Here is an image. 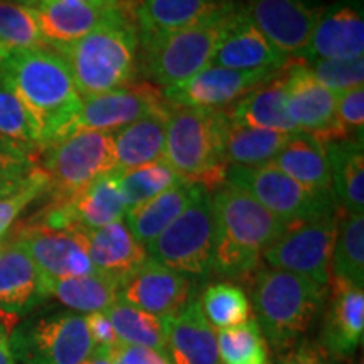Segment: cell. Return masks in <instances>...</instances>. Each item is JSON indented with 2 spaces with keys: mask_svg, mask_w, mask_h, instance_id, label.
<instances>
[{
  "mask_svg": "<svg viewBox=\"0 0 364 364\" xmlns=\"http://www.w3.org/2000/svg\"><path fill=\"white\" fill-rule=\"evenodd\" d=\"M127 2L130 4L132 6V9H135V6H136V2H139V0H127Z\"/></svg>",
  "mask_w": 364,
  "mask_h": 364,
  "instance_id": "cell-53",
  "label": "cell"
},
{
  "mask_svg": "<svg viewBox=\"0 0 364 364\" xmlns=\"http://www.w3.org/2000/svg\"><path fill=\"white\" fill-rule=\"evenodd\" d=\"M110 318L117 339L125 346H140L167 356L166 332L162 318L152 314L140 311L124 302H115L105 311Z\"/></svg>",
  "mask_w": 364,
  "mask_h": 364,
  "instance_id": "cell-34",
  "label": "cell"
},
{
  "mask_svg": "<svg viewBox=\"0 0 364 364\" xmlns=\"http://www.w3.org/2000/svg\"><path fill=\"white\" fill-rule=\"evenodd\" d=\"M336 117L348 139L363 142L364 85L336 93Z\"/></svg>",
  "mask_w": 364,
  "mask_h": 364,
  "instance_id": "cell-42",
  "label": "cell"
},
{
  "mask_svg": "<svg viewBox=\"0 0 364 364\" xmlns=\"http://www.w3.org/2000/svg\"><path fill=\"white\" fill-rule=\"evenodd\" d=\"M228 4L230 0H139L134 9L139 38L184 29Z\"/></svg>",
  "mask_w": 364,
  "mask_h": 364,
  "instance_id": "cell-28",
  "label": "cell"
},
{
  "mask_svg": "<svg viewBox=\"0 0 364 364\" xmlns=\"http://www.w3.org/2000/svg\"><path fill=\"white\" fill-rule=\"evenodd\" d=\"M43 150V169L53 203L66 201L98 177L117 172L112 134L75 130Z\"/></svg>",
  "mask_w": 364,
  "mask_h": 364,
  "instance_id": "cell-7",
  "label": "cell"
},
{
  "mask_svg": "<svg viewBox=\"0 0 364 364\" xmlns=\"http://www.w3.org/2000/svg\"><path fill=\"white\" fill-rule=\"evenodd\" d=\"M171 107L156 85L132 83L102 95L85 97L75 130L113 132L134 124L149 113Z\"/></svg>",
  "mask_w": 364,
  "mask_h": 364,
  "instance_id": "cell-14",
  "label": "cell"
},
{
  "mask_svg": "<svg viewBox=\"0 0 364 364\" xmlns=\"http://www.w3.org/2000/svg\"><path fill=\"white\" fill-rule=\"evenodd\" d=\"M331 300L324 317L321 346L336 359L351 358L363 343L364 290L339 279H331Z\"/></svg>",
  "mask_w": 364,
  "mask_h": 364,
  "instance_id": "cell-21",
  "label": "cell"
},
{
  "mask_svg": "<svg viewBox=\"0 0 364 364\" xmlns=\"http://www.w3.org/2000/svg\"><path fill=\"white\" fill-rule=\"evenodd\" d=\"M284 70L275 78L257 86L238 102H235L233 107L226 112V117L233 124L250 129L299 134L285 110Z\"/></svg>",
  "mask_w": 364,
  "mask_h": 364,
  "instance_id": "cell-27",
  "label": "cell"
},
{
  "mask_svg": "<svg viewBox=\"0 0 364 364\" xmlns=\"http://www.w3.org/2000/svg\"><path fill=\"white\" fill-rule=\"evenodd\" d=\"M0 136L39 149V136L19 98L0 83Z\"/></svg>",
  "mask_w": 364,
  "mask_h": 364,
  "instance_id": "cell-39",
  "label": "cell"
},
{
  "mask_svg": "<svg viewBox=\"0 0 364 364\" xmlns=\"http://www.w3.org/2000/svg\"><path fill=\"white\" fill-rule=\"evenodd\" d=\"M338 221L339 211H336L317 220L287 226L285 233L263 253V258L268 267L329 287Z\"/></svg>",
  "mask_w": 364,
  "mask_h": 364,
  "instance_id": "cell-11",
  "label": "cell"
},
{
  "mask_svg": "<svg viewBox=\"0 0 364 364\" xmlns=\"http://www.w3.org/2000/svg\"><path fill=\"white\" fill-rule=\"evenodd\" d=\"M33 11L49 48L75 43L118 14H129L124 9L75 6L59 0H41Z\"/></svg>",
  "mask_w": 364,
  "mask_h": 364,
  "instance_id": "cell-24",
  "label": "cell"
},
{
  "mask_svg": "<svg viewBox=\"0 0 364 364\" xmlns=\"http://www.w3.org/2000/svg\"><path fill=\"white\" fill-rule=\"evenodd\" d=\"M199 306L215 331L241 326L252 318V304L247 292L231 282H218L206 287Z\"/></svg>",
  "mask_w": 364,
  "mask_h": 364,
  "instance_id": "cell-35",
  "label": "cell"
},
{
  "mask_svg": "<svg viewBox=\"0 0 364 364\" xmlns=\"http://www.w3.org/2000/svg\"><path fill=\"white\" fill-rule=\"evenodd\" d=\"M221 364H267V343L252 317L245 324L216 332Z\"/></svg>",
  "mask_w": 364,
  "mask_h": 364,
  "instance_id": "cell-37",
  "label": "cell"
},
{
  "mask_svg": "<svg viewBox=\"0 0 364 364\" xmlns=\"http://www.w3.org/2000/svg\"><path fill=\"white\" fill-rule=\"evenodd\" d=\"M277 75L280 71H238L209 65L182 83L164 88L162 93L171 107L221 110Z\"/></svg>",
  "mask_w": 364,
  "mask_h": 364,
  "instance_id": "cell-13",
  "label": "cell"
},
{
  "mask_svg": "<svg viewBox=\"0 0 364 364\" xmlns=\"http://www.w3.org/2000/svg\"><path fill=\"white\" fill-rule=\"evenodd\" d=\"M235 4H228L206 19L172 33L139 38L142 66L154 83L169 88L182 83L213 63L223 24Z\"/></svg>",
  "mask_w": 364,
  "mask_h": 364,
  "instance_id": "cell-6",
  "label": "cell"
},
{
  "mask_svg": "<svg viewBox=\"0 0 364 364\" xmlns=\"http://www.w3.org/2000/svg\"><path fill=\"white\" fill-rule=\"evenodd\" d=\"M364 54V16L361 0H339L324 9L307 48L299 54L302 61L356 59Z\"/></svg>",
  "mask_w": 364,
  "mask_h": 364,
  "instance_id": "cell-19",
  "label": "cell"
},
{
  "mask_svg": "<svg viewBox=\"0 0 364 364\" xmlns=\"http://www.w3.org/2000/svg\"><path fill=\"white\" fill-rule=\"evenodd\" d=\"M331 279L364 287V215H341L331 260Z\"/></svg>",
  "mask_w": 364,
  "mask_h": 364,
  "instance_id": "cell-33",
  "label": "cell"
},
{
  "mask_svg": "<svg viewBox=\"0 0 364 364\" xmlns=\"http://www.w3.org/2000/svg\"><path fill=\"white\" fill-rule=\"evenodd\" d=\"M300 134V132H299ZM297 134L258 130L243 127L228 118L225 130V161L230 166L257 167L270 164L277 154Z\"/></svg>",
  "mask_w": 364,
  "mask_h": 364,
  "instance_id": "cell-32",
  "label": "cell"
},
{
  "mask_svg": "<svg viewBox=\"0 0 364 364\" xmlns=\"http://www.w3.org/2000/svg\"><path fill=\"white\" fill-rule=\"evenodd\" d=\"M284 78L285 110L295 129L322 144L348 140L336 117V93L318 83L307 65H287Z\"/></svg>",
  "mask_w": 364,
  "mask_h": 364,
  "instance_id": "cell-12",
  "label": "cell"
},
{
  "mask_svg": "<svg viewBox=\"0 0 364 364\" xmlns=\"http://www.w3.org/2000/svg\"><path fill=\"white\" fill-rule=\"evenodd\" d=\"M7 321H17V316L0 312V364H16V359L12 356L11 346H9V332L12 327L7 324Z\"/></svg>",
  "mask_w": 364,
  "mask_h": 364,
  "instance_id": "cell-47",
  "label": "cell"
},
{
  "mask_svg": "<svg viewBox=\"0 0 364 364\" xmlns=\"http://www.w3.org/2000/svg\"><path fill=\"white\" fill-rule=\"evenodd\" d=\"M270 164L304 188L318 193H332L331 164L326 144L311 135L302 132L294 135Z\"/></svg>",
  "mask_w": 364,
  "mask_h": 364,
  "instance_id": "cell-29",
  "label": "cell"
},
{
  "mask_svg": "<svg viewBox=\"0 0 364 364\" xmlns=\"http://www.w3.org/2000/svg\"><path fill=\"white\" fill-rule=\"evenodd\" d=\"M0 83L19 98L39 136V149L75 132L81 95L65 59L49 48L9 51L0 59Z\"/></svg>",
  "mask_w": 364,
  "mask_h": 364,
  "instance_id": "cell-1",
  "label": "cell"
},
{
  "mask_svg": "<svg viewBox=\"0 0 364 364\" xmlns=\"http://www.w3.org/2000/svg\"><path fill=\"white\" fill-rule=\"evenodd\" d=\"M211 199L215 213L211 272L223 279H248L260 268L263 253L285 233L287 225L252 196L226 182Z\"/></svg>",
  "mask_w": 364,
  "mask_h": 364,
  "instance_id": "cell-2",
  "label": "cell"
},
{
  "mask_svg": "<svg viewBox=\"0 0 364 364\" xmlns=\"http://www.w3.org/2000/svg\"><path fill=\"white\" fill-rule=\"evenodd\" d=\"M38 267L41 279H70L97 273L75 230L22 225L17 238Z\"/></svg>",
  "mask_w": 364,
  "mask_h": 364,
  "instance_id": "cell-17",
  "label": "cell"
},
{
  "mask_svg": "<svg viewBox=\"0 0 364 364\" xmlns=\"http://www.w3.org/2000/svg\"><path fill=\"white\" fill-rule=\"evenodd\" d=\"M226 112L172 107L166 127L162 161L181 177L204 189H220L226 182Z\"/></svg>",
  "mask_w": 364,
  "mask_h": 364,
  "instance_id": "cell-5",
  "label": "cell"
},
{
  "mask_svg": "<svg viewBox=\"0 0 364 364\" xmlns=\"http://www.w3.org/2000/svg\"><path fill=\"white\" fill-rule=\"evenodd\" d=\"M321 85L334 93L364 85V58L356 59H318L304 63Z\"/></svg>",
  "mask_w": 364,
  "mask_h": 364,
  "instance_id": "cell-40",
  "label": "cell"
},
{
  "mask_svg": "<svg viewBox=\"0 0 364 364\" xmlns=\"http://www.w3.org/2000/svg\"><path fill=\"white\" fill-rule=\"evenodd\" d=\"M73 230L78 233L97 272L110 277L118 285L124 284L132 273L147 262V250L135 240L124 220L97 230L80 226H75Z\"/></svg>",
  "mask_w": 364,
  "mask_h": 364,
  "instance_id": "cell-20",
  "label": "cell"
},
{
  "mask_svg": "<svg viewBox=\"0 0 364 364\" xmlns=\"http://www.w3.org/2000/svg\"><path fill=\"white\" fill-rule=\"evenodd\" d=\"M171 364H221L216 331L206 321L199 299L191 297L174 316L164 317Z\"/></svg>",
  "mask_w": 364,
  "mask_h": 364,
  "instance_id": "cell-22",
  "label": "cell"
},
{
  "mask_svg": "<svg viewBox=\"0 0 364 364\" xmlns=\"http://www.w3.org/2000/svg\"><path fill=\"white\" fill-rule=\"evenodd\" d=\"M331 164L332 194L346 215H364V152L363 142L339 140L326 144Z\"/></svg>",
  "mask_w": 364,
  "mask_h": 364,
  "instance_id": "cell-30",
  "label": "cell"
},
{
  "mask_svg": "<svg viewBox=\"0 0 364 364\" xmlns=\"http://www.w3.org/2000/svg\"><path fill=\"white\" fill-rule=\"evenodd\" d=\"M29 174L24 177H0V199L7 198V196H11L14 193H17V191H19L22 186L26 184Z\"/></svg>",
  "mask_w": 364,
  "mask_h": 364,
  "instance_id": "cell-49",
  "label": "cell"
},
{
  "mask_svg": "<svg viewBox=\"0 0 364 364\" xmlns=\"http://www.w3.org/2000/svg\"><path fill=\"white\" fill-rule=\"evenodd\" d=\"M0 44L7 51L49 48L41 36L33 9L14 0H0Z\"/></svg>",
  "mask_w": 364,
  "mask_h": 364,
  "instance_id": "cell-38",
  "label": "cell"
},
{
  "mask_svg": "<svg viewBox=\"0 0 364 364\" xmlns=\"http://www.w3.org/2000/svg\"><path fill=\"white\" fill-rule=\"evenodd\" d=\"M329 289L273 267L253 273L252 312L263 338L277 351H289L309 331Z\"/></svg>",
  "mask_w": 364,
  "mask_h": 364,
  "instance_id": "cell-4",
  "label": "cell"
},
{
  "mask_svg": "<svg viewBox=\"0 0 364 364\" xmlns=\"http://www.w3.org/2000/svg\"><path fill=\"white\" fill-rule=\"evenodd\" d=\"M184 177H181L167 162L157 161L129 171L117 172L118 188L124 196L127 211L136 204L147 201L162 191L169 189Z\"/></svg>",
  "mask_w": 364,
  "mask_h": 364,
  "instance_id": "cell-36",
  "label": "cell"
},
{
  "mask_svg": "<svg viewBox=\"0 0 364 364\" xmlns=\"http://www.w3.org/2000/svg\"><path fill=\"white\" fill-rule=\"evenodd\" d=\"M226 184L245 191L287 226L339 211L334 194L304 188L272 164L257 167L230 166Z\"/></svg>",
  "mask_w": 364,
  "mask_h": 364,
  "instance_id": "cell-8",
  "label": "cell"
},
{
  "mask_svg": "<svg viewBox=\"0 0 364 364\" xmlns=\"http://www.w3.org/2000/svg\"><path fill=\"white\" fill-rule=\"evenodd\" d=\"M356 364H363V361H359V363H356Z\"/></svg>",
  "mask_w": 364,
  "mask_h": 364,
  "instance_id": "cell-54",
  "label": "cell"
},
{
  "mask_svg": "<svg viewBox=\"0 0 364 364\" xmlns=\"http://www.w3.org/2000/svg\"><path fill=\"white\" fill-rule=\"evenodd\" d=\"M43 279L19 241L0 245V312L17 316L43 302Z\"/></svg>",
  "mask_w": 364,
  "mask_h": 364,
  "instance_id": "cell-23",
  "label": "cell"
},
{
  "mask_svg": "<svg viewBox=\"0 0 364 364\" xmlns=\"http://www.w3.org/2000/svg\"><path fill=\"white\" fill-rule=\"evenodd\" d=\"M172 107L152 112L134 124L113 132V156L117 172L162 161L166 127Z\"/></svg>",
  "mask_w": 364,
  "mask_h": 364,
  "instance_id": "cell-26",
  "label": "cell"
},
{
  "mask_svg": "<svg viewBox=\"0 0 364 364\" xmlns=\"http://www.w3.org/2000/svg\"><path fill=\"white\" fill-rule=\"evenodd\" d=\"M273 48L299 56L307 48L324 9L314 0H248L243 9Z\"/></svg>",
  "mask_w": 364,
  "mask_h": 364,
  "instance_id": "cell-15",
  "label": "cell"
},
{
  "mask_svg": "<svg viewBox=\"0 0 364 364\" xmlns=\"http://www.w3.org/2000/svg\"><path fill=\"white\" fill-rule=\"evenodd\" d=\"M112 364H171L167 356L140 346L118 344L110 353Z\"/></svg>",
  "mask_w": 364,
  "mask_h": 364,
  "instance_id": "cell-45",
  "label": "cell"
},
{
  "mask_svg": "<svg viewBox=\"0 0 364 364\" xmlns=\"http://www.w3.org/2000/svg\"><path fill=\"white\" fill-rule=\"evenodd\" d=\"M14 2L21 4V6H26V7H31V9H34V7L38 6V4L41 2V0H14Z\"/></svg>",
  "mask_w": 364,
  "mask_h": 364,
  "instance_id": "cell-51",
  "label": "cell"
},
{
  "mask_svg": "<svg viewBox=\"0 0 364 364\" xmlns=\"http://www.w3.org/2000/svg\"><path fill=\"white\" fill-rule=\"evenodd\" d=\"M280 364H331V356L326 353L321 343L304 341L289 349Z\"/></svg>",
  "mask_w": 364,
  "mask_h": 364,
  "instance_id": "cell-46",
  "label": "cell"
},
{
  "mask_svg": "<svg viewBox=\"0 0 364 364\" xmlns=\"http://www.w3.org/2000/svg\"><path fill=\"white\" fill-rule=\"evenodd\" d=\"M65 4H75V6H90V7H105V9H124L129 11L132 7L127 0H59ZM134 12V9H132Z\"/></svg>",
  "mask_w": 364,
  "mask_h": 364,
  "instance_id": "cell-48",
  "label": "cell"
},
{
  "mask_svg": "<svg viewBox=\"0 0 364 364\" xmlns=\"http://www.w3.org/2000/svg\"><path fill=\"white\" fill-rule=\"evenodd\" d=\"M9 346L21 364H81L93 353L85 316L71 311L19 322Z\"/></svg>",
  "mask_w": 364,
  "mask_h": 364,
  "instance_id": "cell-9",
  "label": "cell"
},
{
  "mask_svg": "<svg viewBox=\"0 0 364 364\" xmlns=\"http://www.w3.org/2000/svg\"><path fill=\"white\" fill-rule=\"evenodd\" d=\"M139 31L129 14H118L85 38L51 48L65 59L81 98L135 83Z\"/></svg>",
  "mask_w": 364,
  "mask_h": 364,
  "instance_id": "cell-3",
  "label": "cell"
},
{
  "mask_svg": "<svg viewBox=\"0 0 364 364\" xmlns=\"http://www.w3.org/2000/svg\"><path fill=\"white\" fill-rule=\"evenodd\" d=\"M211 65L238 71H282L289 56L273 48L243 9L233 7L226 16Z\"/></svg>",
  "mask_w": 364,
  "mask_h": 364,
  "instance_id": "cell-16",
  "label": "cell"
},
{
  "mask_svg": "<svg viewBox=\"0 0 364 364\" xmlns=\"http://www.w3.org/2000/svg\"><path fill=\"white\" fill-rule=\"evenodd\" d=\"M44 193H48V176L41 167H36L17 193L0 199V238L7 233L17 216Z\"/></svg>",
  "mask_w": 364,
  "mask_h": 364,
  "instance_id": "cell-41",
  "label": "cell"
},
{
  "mask_svg": "<svg viewBox=\"0 0 364 364\" xmlns=\"http://www.w3.org/2000/svg\"><path fill=\"white\" fill-rule=\"evenodd\" d=\"M86 329H88L91 344H93V353L110 354L117 348L118 339L115 331L110 324V318L105 312H91L85 316Z\"/></svg>",
  "mask_w": 364,
  "mask_h": 364,
  "instance_id": "cell-44",
  "label": "cell"
},
{
  "mask_svg": "<svg viewBox=\"0 0 364 364\" xmlns=\"http://www.w3.org/2000/svg\"><path fill=\"white\" fill-rule=\"evenodd\" d=\"M9 51H7V49L6 48H4V46L2 44H0V59H2L4 56H6V54H7Z\"/></svg>",
  "mask_w": 364,
  "mask_h": 364,
  "instance_id": "cell-52",
  "label": "cell"
},
{
  "mask_svg": "<svg viewBox=\"0 0 364 364\" xmlns=\"http://www.w3.org/2000/svg\"><path fill=\"white\" fill-rule=\"evenodd\" d=\"M120 285L103 273L70 277V279H43L44 297H54L76 314L105 312L118 302Z\"/></svg>",
  "mask_w": 364,
  "mask_h": 364,
  "instance_id": "cell-31",
  "label": "cell"
},
{
  "mask_svg": "<svg viewBox=\"0 0 364 364\" xmlns=\"http://www.w3.org/2000/svg\"><path fill=\"white\" fill-rule=\"evenodd\" d=\"M81 364H112L110 354H102V353H91L88 359H85Z\"/></svg>",
  "mask_w": 364,
  "mask_h": 364,
  "instance_id": "cell-50",
  "label": "cell"
},
{
  "mask_svg": "<svg viewBox=\"0 0 364 364\" xmlns=\"http://www.w3.org/2000/svg\"><path fill=\"white\" fill-rule=\"evenodd\" d=\"M145 250L150 260L182 275H208L215 253V213L209 191H203Z\"/></svg>",
  "mask_w": 364,
  "mask_h": 364,
  "instance_id": "cell-10",
  "label": "cell"
},
{
  "mask_svg": "<svg viewBox=\"0 0 364 364\" xmlns=\"http://www.w3.org/2000/svg\"><path fill=\"white\" fill-rule=\"evenodd\" d=\"M34 147L0 136V177H24L36 167Z\"/></svg>",
  "mask_w": 364,
  "mask_h": 364,
  "instance_id": "cell-43",
  "label": "cell"
},
{
  "mask_svg": "<svg viewBox=\"0 0 364 364\" xmlns=\"http://www.w3.org/2000/svg\"><path fill=\"white\" fill-rule=\"evenodd\" d=\"M188 275L150 260L120 284L118 302L140 309L157 317L174 316L188 304L191 295Z\"/></svg>",
  "mask_w": 364,
  "mask_h": 364,
  "instance_id": "cell-18",
  "label": "cell"
},
{
  "mask_svg": "<svg viewBox=\"0 0 364 364\" xmlns=\"http://www.w3.org/2000/svg\"><path fill=\"white\" fill-rule=\"evenodd\" d=\"M206 191L203 186L181 179L169 189L136 204L125 213V225L140 245L147 247L159 235L186 211V208Z\"/></svg>",
  "mask_w": 364,
  "mask_h": 364,
  "instance_id": "cell-25",
  "label": "cell"
}]
</instances>
